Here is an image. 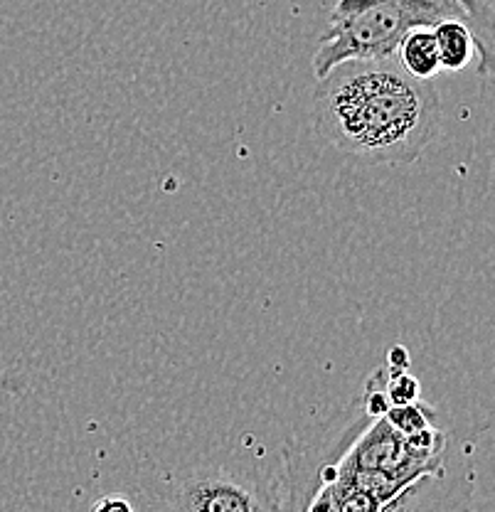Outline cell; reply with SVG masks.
<instances>
[{
    "mask_svg": "<svg viewBox=\"0 0 495 512\" xmlns=\"http://www.w3.org/2000/svg\"><path fill=\"white\" fill-rule=\"evenodd\" d=\"M436 45H439L441 69L446 72H461L478 57L476 35L471 25L459 18H444L434 25Z\"/></svg>",
    "mask_w": 495,
    "mask_h": 512,
    "instance_id": "5b68a950",
    "label": "cell"
},
{
    "mask_svg": "<svg viewBox=\"0 0 495 512\" xmlns=\"http://www.w3.org/2000/svg\"><path fill=\"white\" fill-rule=\"evenodd\" d=\"M385 392L387 397H390L392 407H395V404H407V402H414V399H419L422 384H419L417 377L409 375L407 370H390V367H387Z\"/></svg>",
    "mask_w": 495,
    "mask_h": 512,
    "instance_id": "9c48e42d",
    "label": "cell"
},
{
    "mask_svg": "<svg viewBox=\"0 0 495 512\" xmlns=\"http://www.w3.org/2000/svg\"><path fill=\"white\" fill-rule=\"evenodd\" d=\"M133 505L129 503L126 498H119V495H109V498H101L97 503L92 505L94 512H109V510H124V512H131Z\"/></svg>",
    "mask_w": 495,
    "mask_h": 512,
    "instance_id": "8fae6325",
    "label": "cell"
},
{
    "mask_svg": "<svg viewBox=\"0 0 495 512\" xmlns=\"http://www.w3.org/2000/svg\"><path fill=\"white\" fill-rule=\"evenodd\" d=\"M385 419L390 421V426L397 431V434L409 436L414 434V431H422L427 429V426H434V409H431L429 404L414 399V402L395 404V407H390V412L385 414Z\"/></svg>",
    "mask_w": 495,
    "mask_h": 512,
    "instance_id": "ba28073f",
    "label": "cell"
},
{
    "mask_svg": "<svg viewBox=\"0 0 495 512\" xmlns=\"http://www.w3.org/2000/svg\"><path fill=\"white\" fill-rule=\"evenodd\" d=\"M444 18L471 25L478 69L488 77L493 69V20L483 0H338L313 52V74L321 79L348 60H395L409 30L434 28Z\"/></svg>",
    "mask_w": 495,
    "mask_h": 512,
    "instance_id": "7a4b0ae2",
    "label": "cell"
},
{
    "mask_svg": "<svg viewBox=\"0 0 495 512\" xmlns=\"http://www.w3.org/2000/svg\"><path fill=\"white\" fill-rule=\"evenodd\" d=\"M404 453L412 466L422 468L429 476H439L441 461H444V448H446V434L439 431L436 426H427L422 431L402 436Z\"/></svg>",
    "mask_w": 495,
    "mask_h": 512,
    "instance_id": "52a82bcc",
    "label": "cell"
},
{
    "mask_svg": "<svg viewBox=\"0 0 495 512\" xmlns=\"http://www.w3.org/2000/svg\"><path fill=\"white\" fill-rule=\"evenodd\" d=\"M316 131L365 165H409L441 131V99L431 79L395 60H348L318 79Z\"/></svg>",
    "mask_w": 495,
    "mask_h": 512,
    "instance_id": "6da1fadb",
    "label": "cell"
},
{
    "mask_svg": "<svg viewBox=\"0 0 495 512\" xmlns=\"http://www.w3.org/2000/svg\"><path fill=\"white\" fill-rule=\"evenodd\" d=\"M395 62L417 79H434L441 72L434 28H414L399 42Z\"/></svg>",
    "mask_w": 495,
    "mask_h": 512,
    "instance_id": "8992f818",
    "label": "cell"
},
{
    "mask_svg": "<svg viewBox=\"0 0 495 512\" xmlns=\"http://www.w3.org/2000/svg\"><path fill=\"white\" fill-rule=\"evenodd\" d=\"M409 362H412V357H409V350L404 345H392L390 352H387V367L390 370H409Z\"/></svg>",
    "mask_w": 495,
    "mask_h": 512,
    "instance_id": "30bf717a",
    "label": "cell"
},
{
    "mask_svg": "<svg viewBox=\"0 0 495 512\" xmlns=\"http://www.w3.org/2000/svg\"><path fill=\"white\" fill-rule=\"evenodd\" d=\"M168 505L188 512H249L269 508V503H262L252 490L222 471L198 473L183 480Z\"/></svg>",
    "mask_w": 495,
    "mask_h": 512,
    "instance_id": "277c9868",
    "label": "cell"
},
{
    "mask_svg": "<svg viewBox=\"0 0 495 512\" xmlns=\"http://www.w3.org/2000/svg\"><path fill=\"white\" fill-rule=\"evenodd\" d=\"M340 463L353 468H375V471H387L392 476L402 478L404 483L414 485L422 478H429V473H424L422 468L412 466L407 461V453H404L402 434H397L390 426V421L385 416L380 419H372V424L367 426L363 434H358V439L353 441V446L348 448Z\"/></svg>",
    "mask_w": 495,
    "mask_h": 512,
    "instance_id": "3957f363",
    "label": "cell"
}]
</instances>
